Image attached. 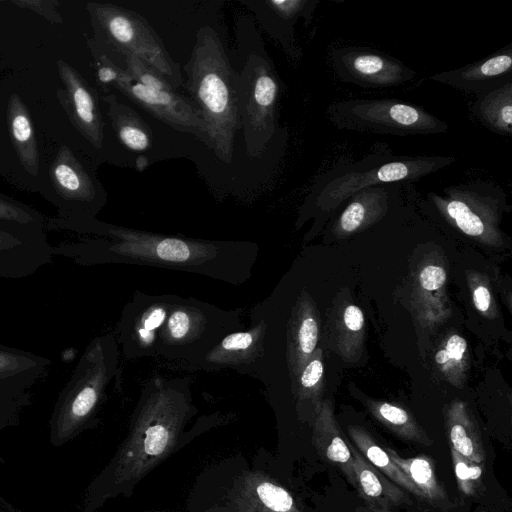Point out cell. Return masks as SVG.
<instances>
[{"instance_id":"6da1fadb","label":"cell","mask_w":512,"mask_h":512,"mask_svg":"<svg viewBox=\"0 0 512 512\" xmlns=\"http://www.w3.org/2000/svg\"><path fill=\"white\" fill-rule=\"evenodd\" d=\"M187 414L188 403L176 390L157 387L151 392L125 442L87 487L80 512H94L164 460L174 449Z\"/></svg>"},{"instance_id":"7a4b0ae2","label":"cell","mask_w":512,"mask_h":512,"mask_svg":"<svg viewBox=\"0 0 512 512\" xmlns=\"http://www.w3.org/2000/svg\"><path fill=\"white\" fill-rule=\"evenodd\" d=\"M186 89L206 126V144L223 162L230 163L234 140L241 129L237 97V72L218 34L199 28L190 59L184 66Z\"/></svg>"},{"instance_id":"3957f363","label":"cell","mask_w":512,"mask_h":512,"mask_svg":"<svg viewBox=\"0 0 512 512\" xmlns=\"http://www.w3.org/2000/svg\"><path fill=\"white\" fill-rule=\"evenodd\" d=\"M447 156H391L372 154L332 168L314 184L304 207L328 219L349 197L366 187L387 183L412 184L455 162Z\"/></svg>"},{"instance_id":"277c9868","label":"cell","mask_w":512,"mask_h":512,"mask_svg":"<svg viewBox=\"0 0 512 512\" xmlns=\"http://www.w3.org/2000/svg\"><path fill=\"white\" fill-rule=\"evenodd\" d=\"M442 220L461 234L492 247L505 245L500 221L509 210L505 191L497 183L474 181L451 185L425 200Z\"/></svg>"},{"instance_id":"5b68a950","label":"cell","mask_w":512,"mask_h":512,"mask_svg":"<svg viewBox=\"0 0 512 512\" xmlns=\"http://www.w3.org/2000/svg\"><path fill=\"white\" fill-rule=\"evenodd\" d=\"M95 41L112 53L132 54L162 74L174 88L182 85L180 66L167 52L164 44L145 21L134 11L110 4H87Z\"/></svg>"},{"instance_id":"8992f818","label":"cell","mask_w":512,"mask_h":512,"mask_svg":"<svg viewBox=\"0 0 512 512\" xmlns=\"http://www.w3.org/2000/svg\"><path fill=\"white\" fill-rule=\"evenodd\" d=\"M327 118L338 129L417 136L446 133L448 124L412 103L395 99H349L327 107Z\"/></svg>"},{"instance_id":"52a82bcc","label":"cell","mask_w":512,"mask_h":512,"mask_svg":"<svg viewBox=\"0 0 512 512\" xmlns=\"http://www.w3.org/2000/svg\"><path fill=\"white\" fill-rule=\"evenodd\" d=\"M87 44L93 56L97 81L101 85L115 88L155 118L204 142L205 122L190 99L177 90L162 91L142 85L117 65L94 39H88Z\"/></svg>"},{"instance_id":"ba28073f","label":"cell","mask_w":512,"mask_h":512,"mask_svg":"<svg viewBox=\"0 0 512 512\" xmlns=\"http://www.w3.org/2000/svg\"><path fill=\"white\" fill-rule=\"evenodd\" d=\"M279 95V80L271 63L250 54L237 73V97L245 149L251 157H259L276 133Z\"/></svg>"},{"instance_id":"9c48e42d","label":"cell","mask_w":512,"mask_h":512,"mask_svg":"<svg viewBox=\"0 0 512 512\" xmlns=\"http://www.w3.org/2000/svg\"><path fill=\"white\" fill-rule=\"evenodd\" d=\"M329 59L339 79L363 88L394 87L417 75L400 60L370 47H335Z\"/></svg>"},{"instance_id":"30bf717a","label":"cell","mask_w":512,"mask_h":512,"mask_svg":"<svg viewBox=\"0 0 512 512\" xmlns=\"http://www.w3.org/2000/svg\"><path fill=\"white\" fill-rule=\"evenodd\" d=\"M111 233L120 239L115 251L136 259L196 264L216 254L215 247L208 243L123 228H114Z\"/></svg>"},{"instance_id":"8fae6325","label":"cell","mask_w":512,"mask_h":512,"mask_svg":"<svg viewBox=\"0 0 512 512\" xmlns=\"http://www.w3.org/2000/svg\"><path fill=\"white\" fill-rule=\"evenodd\" d=\"M411 184L387 183L366 187L354 193L330 225L336 239L355 236L383 220L401 201L404 189Z\"/></svg>"},{"instance_id":"7c38bea8","label":"cell","mask_w":512,"mask_h":512,"mask_svg":"<svg viewBox=\"0 0 512 512\" xmlns=\"http://www.w3.org/2000/svg\"><path fill=\"white\" fill-rule=\"evenodd\" d=\"M58 73L64 90H58V98L74 127L95 148L104 141V121L95 90L81 74L67 62L57 61Z\"/></svg>"},{"instance_id":"4fadbf2b","label":"cell","mask_w":512,"mask_h":512,"mask_svg":"<svg viewBox=\"0 0 512 512\" xmlns=\"http://www.w3.org/2000/svg\"><path fill=\"white\" fill-rule=\"evenodd\" d=\"M431 78L436 82L477 95L500 88L512 82V45L482 60L438 73Z\"/></svg>"},{"instance_id":"5bb4252c","label":"cell","mask_w":512,"mask_h":512,"mask_svg":"<svg viewBox=\"0 0 512 512\" xmlns=\"http://www.w3.org/2000/svg\"><path fill=\"white\" fill-rule=\"evenodd\" d=\"M318 3L316 0H265L245 1L244 4L257 16L262 27L278 41L285 52L294 59L301 51L294 37V26L299 18L309 21Z\"/></svg>"},{"instance_id":"9a60e30c","label":"cell","mask_w":512,"mask_h":512,"mask_svg":"<svg viewBox=\"0 0 512 512\" xmlns=\"http://www.w3.org/2000/svg\"><path fill=\"white\" fill-rule=\"evenodd\" d=\"M321 320L315 302L302 291L288 322L287 363L291 379L296 377L318 347Z\"/></svg>"},{"instance_id":"2e32d148","label":"cell","mask_w":512,"mask_h":512,"mask_svg":"<svg viewBox=\"0 0 512 512\" xmlns=\"http://www.w3.org/2000/svg\"><path fill=\"white\" fill-rule=\"evenodd\" d=\"M230 503L236 512H300L292 495L261 472H248L235 483Z\"/></svg>"},{"instance_id":"e0dca14e","label":"cell","mask_w":512,"mask_h":512,"mask_svg":"<svg viewBox=\"0 0 512 512\" xmlns=\"http://www.w3.org/2000/svg\"><path fill=\"white\" fill-rule=\"evenodd\" d=\"M365 332L362 310L345 296L334 301L327 319V341L344 362L353 364L360 360Z\"/></svg>"},{"instance_id":"ac0fdd59","label":"cell","mask_w":512,"mask_h":512,"mask_svg":"<svg viewBox=\"0 0 512 512\" xmlns=\"http://www.w3.org/2000/svg\"><path fill=\"white\" fill-rule=\"evenodd\" d=\"M313 443L322 459L337 466L354 486L353 456L343 437L330 400H324L312 420Z\"/></svg>"},{"instance_id":"d6986e66","label":"cell","mask_w":512,"mask_h":512,"mask_svg":"<svg viewBox=\"0 0 512 512\" xmlns=\"http://www.w3.org/2000/svg\"><path fill=\"white\" fill-rule=\"evenodd\" d=\"M354 487L367 505L392 510L393 507L411 504L408 493L373 467L351 444Z\"/></svg>"},{"instance_id":"ffe728a7","label":"cell","mask_w":512,"mask_h":512,"mask_svg":"<svg viewBox=\"0 0 512 512\" xmlns=\"http://www.w3.org/2000/svg\"><path fill=\"white\" fill-rule=\"evenodd\" d=\"M50 177L58 193L68 199L91 201L96 196L93 179L67 146L59 148L50 166Z\"/></svg>"},{"instance_id":"44dd1931","label":"cell","mask_w":512,"mask_h":512,"mask_svg":"<svg viewBox=\"0 0 512 512\" xmlns=\"http://www.w3.org/2000/svg\"><path fill=\"white\" fill-rule=\"evenodd\" d=\"M445 426L450 448L477 463H483L486 454L479 428L468 406L453 401L445 413Z\"/></svg>"},{"instance_id":"7402d4cb","label":"cell","mask_w":512,"mask_h":512,"mask_svg":"<svg viewBox=\"0 0 512 512\" xmlns=\"http://www.w3.org/2000/svg\"><path fill=\"white\" fill-rule=\"evenodd\" d=\"M10 139L24 169L33 176L39 173V151L31 117L18 94L12 93L7 108Z\"/></svg>"},{"instance_id":"603a6c76","label":"cell","mask_w":512,"mask_h":512,"mask_svg":"<svg viewBox=\"0 0 512 512\" xmlns=\"http://www.w3.org/2000/svg\"><path fill=\"white\" fill-rule=\"evenodd\" d=\"M103 100L111 126L121 144L135 153L149 151L152 148V132L140 115L115 95L107 94Z\"/></svg>"},{"instance_id":"cb8c5ba5","label":"cell","mask_w":512,"mask_h":512,"mask_svg":"<svg viewBox=\"0 0 512 512\" xmlns=\"http://www.w3.org/2000/svg\"><path fill=\"white\" fill-rule=\"evenodd\" d=\"M396 465L419 493L420 499L439 508H450L449 497L438 480L431 458L422 455L403 458L392 448L385 447Z\"/></svg>"},{"instance_id":"d4e9b609","label":"cell","mask_w":512,"mask_h":512,"mask_svg":"<svg viewBox=\"0 0 512 512\" xmlns=\"http://www.w3.org/2000/svg\"><path fill=\"white\" fill-rule=\"evenodd\" d=\"M471 113L488 130L510 137L512 135V82L478 94L471 106Z\"/></svg>"},{"instance_id":"484cf974","label":"cell","mask_w":512,"mask_h":512,"mask_svg":"<svg viewBox=\"0 0 512 512\" xmlns=\"http://www.w3.org/2000/svg\"><path fill=\"white\" fill-rule=\"evenodd\" d=\"M348 435L350 443L373 467L407 493L420 499L419 493L393 461L386 448L380 446L364 428L349 426Z\"/></svg>"},{"instance_id":"4316f807","label":"cell","mask_w":512,"mask_h":512,"mask_svg":"<svg viewBox=\"0 0 512 512\" xmlns=\"http://www.w3.org/2000/svg\"><path fill=\"white\" fill-rule=\"evenodd\" d=\"M292 380L298 407L311 420L322 405L324 390L323 349L317 347L312 357Z\"/></svg>"},{"instance_id":"83f0119b","label":"cell","mask_w":512,"mask_h":512,"mask_svg":"<svg viewBox=\"0 0 512 512\" xmlns=\"http://www.w3.org/2000/svg\"><path fill=\"white\" fill-rule=\"evenodd\" d=\"M433 361L436 370L447 382L462 387L470 366L466 339L457 333L447 335L437 347Z\"/></svg>"},{"instance_id":"f1b7e54d","label":"cell","mask_w":512,"mask_h":512,"mask_svg":"<svg viewBox=\"0 0 512 512\" xmlns=\"http://www.w3.org/2000/svg\"><path fill=\"white\" fill-rule=\"evenodd\" d=\"M366 406L376 420L398 437L423 445L432 444L426 432L403 407L374 399H367Z\"/></svg>"},{"instance_id":"f546056e","label":"cell","mask_w":512,"mask_h":512,"mask_svg":"<svg viewBox=\"0 0 512 512\" xmlns=\"http://www.w3.org/2000/svg\"><path fill=\"white\" fill-rule=\"evenodd\" d=\"M265 324H259L245 332H236L226 336L208 355L207 360L214 364H233L244 362L260 349Z\"/></svg>"},{"instance_id":"4dcf8cb0","label":"cell","mask_w":512,"mask_h":512,"mask_svg":"<svg viewBox=\"0 0 512 512\" xmlns=\"http://www.w3.org/2000/svg\"><path fill=\"white\" fill-rule=\"evenodd\" d=\"M450 451L460 492L466 497L479 495L483 488L482 463L471 461L452 448H450Z\"/></svg>"},{"instance_id":"1f68e13d","label":"cell","mask_w":512,"mask_h":512,"mask_svg":"<svg viewBox=\"0 0 512 512\" xmlns=\"http://www.w3.org/2000/svg\"><path fill=\"white\" fill-rule=\"evenodd\" d=\"M466 278L476 310L488 319L496 318L499 310L489 278L485 274L472 270L466 272Z\"/></svg>"},{"instance_id":"d6a6232c","label":"cell","mask_w":512,"mask_h":512,"mask_svg":"<svg viewBox=\"0 0 512 512\" xmlns=\"http://www.w3.org/2000/svg\"><path fill=\"white\" fill-rule=\"evenodd\" d=\"M447 280L445 268L437 262H427L419 266L416 275V296L419 300L440 297Z\"/></svg>"},{"instance_id":"836d02e7","label":"cell","mask_w":512,"mask_h":512,"mask_svg":"<svg viewBox=\"0 0 512 512\" xmlns=\"http://www.w3.org/2000/svg\"><path fill=\"white\" fill-rule=\"evenodd\" d=\"M201 321V316H197L187 309L177 308L168 317L164 332L169 340L181 342L196 333Z\"/></svg>"},{"instance_id":"e575fe53","label":"cell","mask_w":512,"mask_h":512,"mask_svg":"<svg viewBox=\"0 0 512 512\" xmlns=\"http://www.w3.org/2000/svg\"><path fill=\"white\" fill-rule=\"evenodd\" d=\"M166 315V309L162 306H153L143 312L135 328L142 346H150L154 342L155 331L163 324Z\"/></svg>"},{"instance_id":"d590c367","label":"cell","mask_w":512,"mask_h":512,"mask_svg":"<svg viewBox=\"0 0 512 512\" xmlns=\"http://www.w3.org/2000/svg\"><path fill=\"white\" fill-rule=\"evenodd\" d=\"M12 4L20 8L30 9L43 16L48 21L61 24L62 17L58 11L59 2L55 0H11Z\"/></svg>"},{"instance_id":"8d00e7d4","label":"cell","mask_w":512,"mask_h":512,"mask_svg":"<svg viewBox=\"0 0 512 512\" xmlns=\"http://www.w3.org/2000/svg\"><path fill=\"white\" fill-rule=\"evenodd\" d=\"M0 220L27 224L31 222L33 218L24 209L0 198Z\"/></svg>"},{"instance_id":"74e56055","label":"cell","mask_w":512,"mask_h":512,"mask_svg":"<svg viewBox=\"0 0 512 512\" xmlns=\"http://www.w3.org/2000/svg\"><path fill=\"white\" fill-rule=\"evenodd\" d=\"M23 246V241L16 236L0 230V260H5L1 256H7L8 252L16 253L17 248Z\"/></svg>"},{"instance_id":"f35d334b","label":"cell","mask_w":512,"mask_h":512,"mask_svg":"<svg viewBox=\"0 0 512 512\" xmlns=\"http://www.w3.org/2000/svg\"><path fill=\"white\" fill-rule=\"evenodd\" d=\"M0 512H20L16 507L10 504L0 495Z\"/></svg>"},{"instance_id":"ab89813d","label":"cell","mask_w":512,"mask_h":512,"mask_svg":"<svg viewBox=\"0 0 512 512\" xmlns=\"http://www.w3.org/2000/svg\"><path fill=\"white\" fill-rule=\"evenodd\" d=\"M354 512H395V511L388 510V509L376 508V507H373L370 505H366V506L357 507Z\"/></svg>"},{"instance_id":"60d3db41","label":"cell","mask_w":512,"mask_h":512,"mask_svg":"<svg viewBox=\"0 0 512 512\" xmlns=\"http://www.w3.org/2000/svg\"><path fill=\"white\" fill-rule=\"evenodd\" d=\"M477 512H485V511H477Z\"/></svg>"}]
</instances>
